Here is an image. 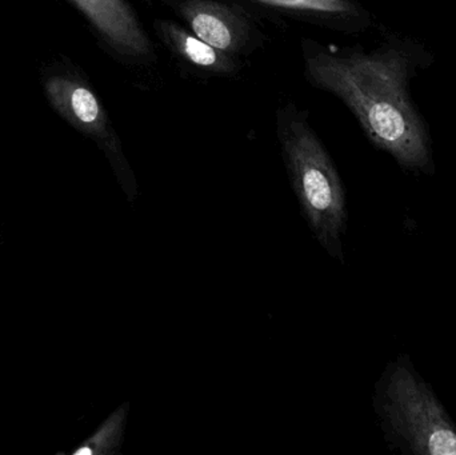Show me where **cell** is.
<instances>
[{"mask_svg": "<svg viewBox=\"0 0 456 455\" xmlns=\"http://www.w3.org/2000/svg\"><path fill=\"white\" fill-rule=\"evenodd\" d=\"M374 405L391 448L409 455H456L454 421L409 357L387 366Z\"/></svg>", "mask_w": 456, "mask_h": 455, "instance_id": "cell-3", "label": "cell"}, {"mask_svg": "<svg viewBox=\"0 0 456 455\" xmlns=\"http://www.w3.org/2000/svg\"><path fill=\"white\" fill-rule=\"evenodd\" d=\"M163 42L187 63L213 74H231L238 69L235 58L171 20H157Z\"/></svg>", "mask_w": 456, "mask_h": 455, "instance_id": "cell-7", "label": "cell"}, {"mask_svg": "<svg viewBox=\"0 0 456 455\" xmlns=\"http://www.w3.org/2000/svg\"><path fill=\"white\" fill-rule=\"evenodd\" d=\"M179 13L192 34L230 55H238L248 45L251 37L248 21L224 3L183 0L179 4Z\"/></svg>", "mask_w": 456, "mask_h": 455, "instance_id": "cell-6", "label": "cell"}, {"mask_svg": "<svg viewBox=\"0 0 456 455\" xmlns=\"http://www.w3.org/2000/svg\"></svg>", "mask_w": 456, "mask_h": 455, "instance_id": "cell-10", "label": "cell"}, {"mask_svg": "<svg viewBox=\"0 0 456 455\" xmlns=\"http://www.w3.org/2000/svg\"><path fill=\"white\" fill-rule=\"evenodd\" d=\"M130 403L125 402L112 411L98 429L69 451L71 455H117L120 454L125 438Z\"/></svg>", "mask_w": 456, "mask_h": 455, "instance_id": "cell-8", "label": "cell"}, {"mask_svg": "<svg viewBox=\"0 0 456 455\" xmlns=\"http://www.w3.org/2000/svg\"><path fill=\"white\" fill-rule=\"evenodd\" d=\"M311 85L334 93L355 115L367 138L404 170L433 171L428 130L409 95V63L394 48L332 53L313 48L305 56Z\"/></svg>", "mask_w": 456, "mask_h": 455, "instance_id": "cell-1", "label": "cell"}, {"mask_svg": "<svg viewBox=\"0 0 456 455\" xmlns=\"http://www.w3.org/2000/svg\"><path fill=\"white\" fill-rule=\"evenodd\" d=\"M93 27L99 39L126 59L151 56L152 45L127 0H69Z\"/></svg>", "mask_w": 456, "mask_h": 455, "instance_id": "cell-5", "label": "cell"}, {"mask_svg": "<svg viewBox=\"0 0 456 455\" xmlns=\"http://www.w3.org/2000/svg\"><path fill=\"white\" fill-rule=\"evenodd\" d=\"M40 83L51 109L99 147L128 200L133 202L138 194L135 175L126 159L109 112L94 88L79 72L64 64L43 67Z\"/></svg>", "mask_w": 456, "mask_h": 455, "instance_id": "cell-4", "label": "cell"}, {"mask_svg": "<svg viewBox=\"0 0 456 455\" xmlns=\"http://www.w3.org/2000/svg\"><path fill=\"white\" fill-rule=\"evenodd\" d=\"M262 4L297 12L311 13L321 18H354L361 10L353 0H256Z\"/></svg>", "mask_w": 456, "mask_h": 455, "instance_id": "cell-9", "label": "cell"}, {"mask_svg": "<svg viewBox=\"0 0 456 455\" xmlns=\"http://www.w3.org/2000/svg\"><path fill=\"white\" fill-rule=\"evenodd\" d=\"M278 136L302 215L322 248L343 262L347 208L345 187L331 157L308 120L291 109L279 112Z\"/></svg>", "mask_w": 456, "mask_h": 455, "instance_id": "cell-2", "label": "cell"}]
</instances>
